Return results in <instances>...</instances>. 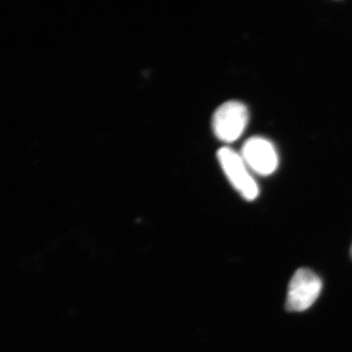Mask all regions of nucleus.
<instances>
[{
	"instance_id": "2",
	"label": "nucleus",
	"mask_w": 352,
	"mask_h": 352,
	"mask_svg": "<svg viewBox=\"0 0 352 352\" xmlns=\"http://www.w3.org/2000/svg\"><path fill=\"white\" fill-rule=\"evenodd\" d=\"M322 280L314 271L300 268L296 271L289 284L286 298L288 311L302 312L311 307L320 296Z\"/></svg>"
},
{
	"instance_id": "3",
	"label": "nucleus",
	"mask_w": 352,
	"mask_h": 352,
	"mask_svg": "<svg viewBox=\"0 0 352 352\" xmlns=\"http://www.w3.org/2000/svg\"><path fill=\"white\" fill-rule=\"evenodd\" d=\"M249 122L247 106L240 101L222 104L212 117V129L215 136L223 142L231 143L242 135Z\"/></svg>"
},
{
	"instance_id": "5",
	"label": "nucleus",
	"mask_w": 352,
	"mask_h": 352,
	"mask_svg": "<svg viewBox=\"0 0 352 352\" xmlns=\"http://www.w3.org/2000/svg\"><path fill=\"white\" fill-rule=\"evenodd\" d=\"M351 256H352V245H351Z\"/></svg>"
},
{
	"instance_id": "1",
	"label": "nucleus",
	"mask_w": 352,
	"mask_h": 352,
	"mask_svg": "<svg viewBox=\"0 0 352 352\" xmlns=\"http://www.w3.org/2000/svg\"><path fill=\"white\" fill-rule=\"evenodd\" d=\"M217 159L222 170L240 195L249 201L256 200L259 194L258 185L241 154L231 148L223 147L219 150Z\"/></svg>"
},
{
	"instance_id": "4",
	"label": "nucleus",
	"mask_w": 352,
	"mask_h": 352,
	"mask_svg": "<svg viewBox=\"0 0 352 352\" xmlns=\"http://www.w3.org/2000/svg\"><path fill=\"white\" fill-rule=\"evenodd\" d=\"M241 156L249 168L259 175H272L279 164L274 145L261 136L248 139L243 145Z\"/></svg>"
}]
</instances>
